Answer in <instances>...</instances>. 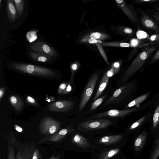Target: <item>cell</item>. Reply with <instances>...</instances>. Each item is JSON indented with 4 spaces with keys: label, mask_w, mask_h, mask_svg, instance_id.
Masks as SVG:
<instances>
[{
    "label": "cell",
    "mask_w": 159,
    "mask_h": 159,
    "mask_svg": "<svg viewBox=\"0 0 159 159\" xmlns=\"http://www.w3.org/2000/svg\"><path fill=\"white\" fill-rule=\"evenodd\" d=\"M122 138L123 136L120 134L106 136L101 138L98 142L103 145H111L119 142Z\"/></svg>",
    "instance_id": "5bb4252c"
},
{
    "label": "cell",
    "mask_w": 159,
    "mask_h": 159,
    "mask_svg": "<svg viewBox=\"0 0 159 159\" xmlns=\"http://www.w3.org/2000/svg\"><path fill=\"white\" fill-rule=\"evenodd\" d=\"M123 1H124L123 0H116V2L119 4L122 3L123 2Z\"/></svg>",
    "instance_id": "7bdbcfd3"
},
{
    "label": "cell",
    "mask_w": 159,
    "mask_h": 159,
    "mask_svg": "<svg viewBox=\"0 0 159 159\" xmlns=\"http://www.w3.org/2000/svg\"><path fill=\"white\" fill-rule=\"evenodd\" d=\"M124 32L125 33L129 35L132 34L134 33L131 29L129 27L125 28L124 29Z\"/></svg>",
    "instance_id": "4dcf8cb0"
},
{
    "label": "cell",
    "mask_w": 159,
    "mask_h": 159,
    "mask_svg": "<svg viewBox=\"0 0 159 159\" xmlns=\"http://www.w3.org/2000/svg\"><path fill=\"white\" fill-rule=\"evenodd\" d=\"M145 116H143L134 123L129 128V130L134 129L139 126L145 120Z\"/></svg>",
    "instance_id": "484cf974"
},
{
    "label": "cell",
    "mask_w": 159,
    "mask_h": 159,
    "mask_svg": "<svg viewBox=\"0 0 159 159\" xmlns=\"http://www.w3.org/2000/svg\"><path fill=\"white\" fill-rule=\"evenodd\" d=\"M120 151L119 148H115L102 152L100 154L98 159H109L117 154Z\"/></svg>",
    "instance_id": "ac0fdd59"
},
{
    "label": "cell",
    "mask_w": 159,
    "mask_h": 159,
    "mask_svg": "<svg viewBox=\"0 0 159 159\" xmlns=\"http://www.w3.org/2000/svg\"><path fill=\"white\" fill-rule=\"evenodd\" d=\"M109 77L107 75V73L104 74L93 98V101H95L98 98L102 93L108 83Z\"/></svg>",
    "instance_id": "2e32d148"
},
{
    "label": "cell",
    "mask_w": 159,
    "mask_h": 159,
    "mask_svg": "<svg viewBox=\"0 0 159 159\" xmlns=\"http://www.w3.org/2000/svg\"><path fill=\"white\" fill-rule=\"evenodd\" d=\"M66 87L67 86L66 84L62 83L60 85L59 89H60V90H61V92L62 91H64L66 89Z\"/></svg>",
    "instance_id": "d6a6232c"
},
{
    "label": "cell",
    "mask_w": 159,
    "mask_h": 159,
    "mask_svg": "<svg viewBox=\"0 0 159 159\" xmlns=\"http://www.w3.org/2000/svg\"><path fill=\"white\" fill-rule=\"evenodd\" d=\"M27 99L28 102L32 103H34L35 102V100L34 99L30 96H28L27 97Z\"/></svg>",
    "instance_id": "d590c367"
},
{
    "label": "cell",
    "mask_w": 159,
    "mask_h": 159,
    "mask_svg": "<svg viewBox=\"0 0 159 159\" xmlns=\"http://www.w3.org/2000/svg\"><path fill=\"white\" fill-rule=\"evenodd\" d=\"M98 76V73L93 74L84 88L79 106V112L81 111L84 108L91 96Z\"/></svg>",
    "instance_id": "277c9868"
},
{
    "label": "cell",
    "mask_w": 159,
    "mask_h": 159,
    "mask_svg": "<svg viewBox=\"0 0 159 159\" xmlns=\"http://www.w3.org/2000/svg\"><path fill=\"white\" fill-rule=\"evenodd\" d=\"M159 156V137L155 142V148L150 159H157Z\"/></svg>",
    "instance_id": "cb8c5ba5"
},
{
    "label": "cell",
    "mask_w": 159,
    "mask_h": 159,
    "mask_svg": "<svg viewBox=\"0 0 159 159\" xmlns=\"http://www.w3.org/2000/svg\"><path fill=\"white\" fill-rule=\"evenodd\" d=\"M159 61V49L155 53L151 59V62L154 63Z\"/></svg>",
    "instance_id": "f546056e"
},
{
    "label": "cell",
    "mask_w": 159,
    "mask_h": 159,
    "mask_svg": "<svg viewBox=\"0 0 159 159\" xmlns=\"http://www.w3.org/2000/svg\"><path fill=\"white\" fill-rule=\"evenodd\" d=\"M10 102L16 110H20L23 106V103L21 99L17 96H12L11 97Z\"/></svg>",
    "instance_id": "d6986e66"
},
{
    "label": "cell",
    "mask_w": 159,
    "mask_h": 159,
    "mask_svg": "<svg viewBox=\"0 0 159 159\" xmlns=\"http://www.w3.org/2000/svg\"><path fill=\"white\" fill-rule=\"evenodd\" d=\"M120 46L121 47H130V44L129 43H120Z\"/></svg>",
    "instance_id": "e575fe53"
},
{
    "label": "cell",
    "mask_w": 159,
    "mask_h": 159,
    "mask_svg": "<svg viewBox=\"0 0 159 159\" xmlns=\"http://www.w3.org/2000/svg\"><path fill=\"white\" fill-rule=\"evenodd\" d=\"M120 66V64L118 62H115L114 64V66L115 68H118Z\"/></svg>",
    "instance_id": "ab89813d"
},
{
    "label": "cell",
    "mask_w": 159,
    "mask_h": 159,
    "mask_svg": "<svg viewBox=\"0 0 159 159\" xmlns=\"http://www.w3.org/2000/svg\"><path fill=\"white\" fill-rule=\"evenodd\" d=\"M88 42L89 43H102V42L100 41V40H95L94 39H92L91 38L89 39Z\"/></svg>",
    "instance_id": "836d02e7"
},
{
    "label": "cell",
    "mask_w": 159,
    "mask_h": 159,
    "mask_svg": "<svg viewBox=\"0 0 159 159\" xmlns=\"http://www.w3.org/2000/svg\"><path fill=\"white\" fill-rule=\"evenodd\" d=\"M72 88L70 84H68L66 89L63 91V93L67 94L71 91Z\"/></svg>",
    "instance_id": "1f68e13d"
},
{
    "label": "cell",
    "mask_w": 159,
    "mask_h": 159,
    "mask_svg": "<svg viewBox=\"0 0 159 159\" xmlns=\"http://www.w3.org/2000/svg\"><path fill=\"white\" fill-rule=\"evenodd\" d=\"M40 126L44 132L53 134L58 130L60 123L54 119L47 117L43 119Z\"/></svg>",
    "instance_id": "9c48e42d"
},
{
    "label": "cell",
    "mask_w": 159,
    "mask_h": 159,
    "mask_svg": "<svg viewBox=\"0 0 159 159\" xmlns=\"http://www.w3.org/2000/svg\"><path fill=\"white\" fill-rule=\"evenodd\" d=\"M31 51L40 52L53 58L57 57L58 54L57 51L50 45L41 41L32 43L30 47Z\"/></svg>",
    "instance_id": "8992f818"
},
{
    "label": "cell",
    "mask_w": 159,
    "mask_h": 159,
    "mask_svg": "<svg viewBox=\"0 0 159 159\" xmlns=\"http://www.w3.org/2000/svg\"><path fill=\"white\" fill-rule=\"evenodd\" d=\"M18 16H21L23 14L25 6L24 0H14Z\"/></svg>",
    "instance_id": "44dd1931"
},
{
    "label": "cell",
    "mask_w": 159,
    "mask_h": 159,
    "mask_svg": "<svg viewBox=\"0 0 159 159\" xmlns=\"http://www.w3.org/2000/svg\"><path fill=\"white\" fill-rule=\"evenodd\" d=\"M29 56L33 60L39 62H47L54 60L53 58L44 54L33 51L29 52Z\"/></svg>",
    "instance_id": "9a60e30c"
},
{
    "label": "cell",
    "mask_w": 159,
    "mask_h": 159,
    "mask_svg": "<svg viewBox=\"0 0 159 159\" xmlns=\"http://www.w3.org/2000/svg\"><path fill=\"white\" fill-rule=\"evenodd\" d=\"M3 91L2 90V89H1L0 90V99L2 97L3 95Z\"/></svg>",
    "instance_id": "60d3db41"
},
{
    "label": "cell",
    "mask_w": 159,
    "mask_h": 159,
    "mask_svg": "<svg viewBox=\"0 0 159 159\" xmlns=\"http://www.w3.org/2000/svg\"><path fill=\"white\" fill-rule=\"evenodd\" d=\"M102 34L99 32H93L90 35V38L92 39L95 40L101 39L102 37Z\"/></svg>",
    "instance_id": "f1b7e54d"
},
{
    "label": "cell",
    "mask_w": 159,
    "mask_h": 159,
    "mask_svg": "<svg viewBox=\"0 0 159 159\" xmlns=\"http://www.w3.org/2000/svg\"><path fill=\"white\" fill-rule=\"evenodd\" d=\"M159 123V105L157 107L154 112L153 117V128L155 129Z\"/></svg>",
    "instance_id": "d4e9b609"
},
{
    "label": "cell",
    "mask_w": 159,
    "mask_h": 159,
    "mask_svg": "<svg viewBox=\"0 0 159 159\" xmlns=\"http://www.w3.org/2000/svg\"><path fill=\"white\" fill-rule=\"evenodd\" d=\"M7 10L8 20L11 22H14L18 16L14 0H7Z\"/></svg>",
    "instance_id": "4fadbf2b"
},
{
    "label": "cell",
    "mask_w": 159,
    "mask_h": 159,
    "mask_svg": "<svg viewBox=\"0 0 159 159\" xmlns=\"http://www.w3.org/2000/svg\"><path fill=\"white\" fill-rule=\"evenodd\" d=\"M0 7L1 8V0H0Z\"/></svg>",
    "instance_id": "bcb514c9"
},
{
    "label": "cell",
    "mask_w": 159,
    "mask_h": 159,
    "mask_svg": "<svg viewBox=\"0 0 159 159\" xmlns=\"http://www.w3.org/2000/svg\"><path fill=\"white\" fill-rule=\"evenodd\" d=\"M106 97V95L105 94L93 102L91 104L89 110L92 111L96 109L102 103Z\"/></svg>",
    "instance_id": "7402d4cb"
},
{
    "label": "cell",
    "mask_w": 159,
    "mask_h": 159,
    "mask_svg": "<svg viewBox=\"0 0 159 159\" xmlns=\"http://www.w3.org/2000/svg\"><path fill=\"white\" fill-rule=\"evenodd\" d=\"M120 4V7L127 17L132 23L137 27V28L139 29V24L136 13L128 7L124 1Z\"/></svg>",
    "instance_id": "7c38bea8"
},
{
    "label": "cell",
    "mask_w": 159,
    "mask_h": 159,
    "mask_svg": "<svg viewBox=\"0 0 159 159\" xmlns=\"http://www.w3.org/2000/svg\"><path fill=\"white\" fill-rule=\"evenodd\" d=\"M147 138V134L143 132L140 134L136 139L134 143V148L136 151L140 150L143 146Z\"/></svg>",
    "instance_id": "e0dca14e"
},
{
    "label": "cell",
    "mask_w": 159,
    "mask_h": 159,
    "mask_svg": "<svg viewBox=\"0 0 159 159\" xmlns=\"http://www.w3.org/2000/svg\"><path fill=\"white\" fill-rule=\"evenodd\" d=\"M145 11L159 25V12L153 10L148 8H147Z\"/></svg>",
    "instance_id": "603a6c76"
},
{
    "label": "cell",
    "mask_w": 159,
    "mask_h": 159,
    "mask_svg": "<svg viewBox=\"0 0 159 159\" xmlns=\"http://www.w3.org/2000/svg\"><path fill=\"white\" fill-rule=\"evenodd\" d=\"M158 34V39L157 41L156 42H155L153 44V45H157V44H159V34Z\"/></svg>",
    "instance_id": "b9f144b4"
},
{
    "label": "cell",
    "mask_w": 159,
    "mask_h": 159,
    "mask_svg": "<svg viewBox=\"0 0 159 159\" xmlns=\"http://www.w3.org/2000/svg\"><path fill=\"white\" fill-rule=\"evenodd\" d=\"M153 8L154 11L159 12V7L156 4H155L154 5L153 7Z\"/></svg>",
    "instance_id": "8d00e7d4"
},
{
    "label": "cell",
    "mask_w": 159,
    "mask_h": 159,
    "mask_svg": "<svg viewBox=\"0 0 159 159\" xmlns=\"http://www.w3.org/2000/svg\"><path fill=\"white\" fill-rule=\"evenodd\" d=\"M78 66L77 64L74 63L71 66V76L70 77V82H73L74 75L78 69Z\"/></svg>",
    "instance_id": "83f0119b"
},
{
    "label": "cell",
    "mask_w": 159,
    "mask_h": 159,
    "mask_svg": "<svg viewBox=\"0 0 159 159\" xmlns=\"http://www.w3.org/2000/svg\"><path fill=\"white\" fill-rule=\"evenodd\" d=\"M133 88L132 83L126 84L119 88L104 103V106L115 104L120 102L128 95Z\"/></svg>",
    "instance_id": "5b68a950"
},
{
    "label": "cell",
    "mask_w": 159,
    "mask_h": 159,
    "mask_svg": "<svg viewBox=\"0 0 159 159\" xmlns=\"http://www.w3.org/2000/svg\"><path fill=\"white\" fill-rule=\"evenodd\" d=\"M72 141L79 147L83 149L95 148V145L89 143L88 140L81 135L77 133L73 137Z\"/></svg>",
    "instance_id": "8fae6325"
},
{
    "label": "cell",
    "mask_w": 159,
    "mask_h": 159,
    "mask_svg": "<svg viewBox=\"0 0 159 159\" xmlns=\"http://www.w3.org/2000/svg\"><path fill=\"white\" fill-rule=\"evenodd\" d=\"M11 67L19 71L33 75L50 76L54 74V72L51 69L31 64L13 62Z\"/></svg>",
    "instance_id": "7a4b0ae2"
},
{
    "label": "cell",
    "mask_w": 159,
    "mask_h": 159,
    "mask_svg": "<svg viewBox=\"0 0 159 159\" xmlns=\"http://www.w3.org/2000/svg\"><path fill=\"white\" fill-rule=\"evenodd\" d=\"M137 107L133 108L124 110L112 109L106 111L92 115L91 116L85 118L86 119L91 120L94 119L101 118L107 116L111 117H122L138 109Z\"/></svg>",
    "instance_id": "52a82bcc"
},
{
    "label": "cell",
    "mask_w": 159,
    "mask_h": 159,
    "mask_svg": "<svg viewBox=\"0 0 159 159\" xmlns=\"http://www.w3.org/2000/svg\"><path fill=\"white\" fill-rule=\"evenodd\" d=\"M107 73V76L109 77L112 76L113 75V72L111 70H109Z\"/></svg>",
    "instance_id": "f35d334b"
},
{
    "label": "cell",
    "mask_w": 159,
    "mask_h": 159,
    "mask_svg": "<svg viewBox=\"0 0 159 159\" xmlns=\"http://www.w3.org/2000/svg\"><path fill=\"white\" fill-rule=\"evenodd\" d=\"M156 4L158 6H159V2L156 3Z\"/></svg>",
    "instance_id": "f6af8a7d"
},
{
    "label": "cell",
    "mask_w": 159,
    "mask_h": 159,
    "mask_svg": "<svg viewBox=\"0 0 159 159\" xmlns=\"http://www.w3.org/2000/svg\"><path fill=\"white\" fill-rule=\"evenodd\" d=\"M156 49L155 46L151 45L142 49L124 72L121 79L122 82H126L140 70Z\"/></svg>",
    "instance_id": "6da1fadb"
},
{
    "label": "cell",
    "mask_w": 159,
    "mask_h": 159,
    "mask_svg": "<svg viewBox=\"0 0 159 159\" xmlns=\"http://www.w3.org/2000/svg\"><path fill=\"white\" fill-rule=\"evenodd\" d=\"M15 127L16 130L19 132H21L23 130L18 125H16Z\"/></svg>",
    "instance_id": "74e56055"
},
{
    "label": "cell",
    "mask_w": 159,
    "mask_h": 159,
    "mask_svg": "<svg viewBox=\"0 0 159 159\" xmlns=\"http://www.w3.org/2000/svg\"><path fill=\"white\" fill-rule=\"evenodd\" d=\"M74 105V102L71 101H60L52 103L49 106L48 109L51 111L65 112L71 110Z\"/></svg>",
    "instance_id": "30bf717a"
},
{
    "label": "cell",
    "mask_w": 159,
    "mask_h": 159,
    "mask_svg": "<svg viewBox=\"0 0 159 159\" xmlns=\"http://www.w3.org/2000/svg\"><path fill=\"white\" fill-rule=\"evenodd\" d=\"M32 159H37V156L36 155H34Z\"/></svg>",
    "instance_id": "ee69618b"
},
{
    "label": "cell",
    "mask_w": 159,
    "mask_h": 159,
    "mask_svg": "<svg viewBox=\"0 0 159 159\" xmlns=\"http://www.w3.org/2000/svg\"><path fill=\"white\" fill-rule=\"evenodd\" d=\"M110 120L104 119L89 120L79 124L77 130L81 132H86L89 130L104 129L112 125Z\"/></svg>",
    "instance_id": "3957f363"
},
{
    "label": "cell",
    "mask_w": 159,
    "mask_h": 159,
    "mask_svg": "<svg viewBox=\"0 0 159 159\" xmlns=\"http://www.w3.org/2000/svg\"><path fill=\"white\" fill-rule=\"evenodd\" d=\"M137 11L140 14V19L141 24L145 28L154 30L157 34H159V25L145 11L138 8Z\"/></svg>",
    "instance_id": "ba28073f"
},
{
    "label": "cell",
    "mask_w": 159,
    "mask_h": 159,
    "mask_svg": "<svg viewBox=\"0 0 159 159\" xmlns=\"http://www.w3.org/2000/svg\"><path fill=\"white\" fill-rule=\"evenodd\" d=\"M150 93L149 92H148L136 98L127 105V108L131 107L140 104L146 99Z\"/></svg>",
    "instance_id": "ffe728a7"
},
{
    "label": "cell",
    "mask_w": 159,
    "mask_h": 159,
    "mask_svg": "<svg viewBox=\"0 0 159 159\" xmlns=\"http://www.w3.org/2000/svg\"><path fill=\"white\" fill-rule=\"evenodd\" d=\"M159 2V0H135L134 3L138 4H143L157 3Z\"/></svg>",
    "instance_id": "4316f807"
}]
</instances>
